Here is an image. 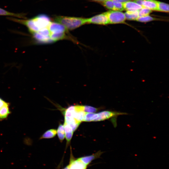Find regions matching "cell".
<instances>
[{
    "label": "cell",
    "instance_id": "cell-1",
    "mask_svg": "<svg viewBox=\"0 0 169 169\" xmlns=\"http://www.w3.org/2000/svg\"><path fill=\"white\" fill-rule=\"evenodd\" d=\"M15 21L26 25L32 33L42 29L48 28L51 22L49 17L44 14L38 15L28 20L16 19Z\"/></svg>",
    "mask_w": 169,
    "mask_h": 169
},
{
    "label": "cell",
    "instance_id": "cell-2",
    "mask_svg": "<svg viewBox=\"0 0 169 169\" xmlns=\"http://www.w3.org/2000/svg\"><path fill=\"white\" fill-rule=\"evenodd\" d=\"M56 22L64 25L68 30H73L87 23V18L64 16H58L54 18Z\"/></svg>",
    "mask_w": 169,
    "mask_h": 169
},
{
    "label": "cell",
    "instance_id": "cell-3",
    "mask_svg": "<svg viewBox=\"0 0 169 169\" xmlns=\"http://www.w3.org/2000/svg\"><path fill=\"white\" fill-rule=\"evenodd\" d=\"M105 13L108 18L109 24L122 23L126 20L124 13L121 11L110 10Z\"/></svg>",
    "mask_w": 169,
    "mask_h": 169
},
{
    "label": "cell",
    "instance_id": "cell-4",
    "mask_svg": "<svg viewBox=\"0 0 169 169\" xmlns=\"http://www.w3.org/2000/svg\"><path fill=\"white\" fill-rule=\"evenodd\" d=\"M87 23L104 25L109 24L105 13L87 18Z\"/></svg>",
    "mask_w": 169,
    "mask_h": 169
},
{
    "label": "cell",
    "instance_id": "cell-5",
    "mask_svg": "<svg viewBox=\"0 0 169 169\" xmlns=\"http://www.w3.org/2000/svg\"><path fill=\"white\" fill-rule=\"evenodd\" d=\"M69 164V169H86L87 166L78 158H75L72 152L70 153Z\"/></svg>",
    "mask_w": 169,
    "mask_h": 169
},
{
    "label": "cell",
    "instance_id": "cell-6",
    "mask_svg": "<svg viewBox=\"0 0 169 169\" xmlns=\"http://www.w3.org/2000/svg\"><path fill=\"white\" fill-rule=\"evenodd\" d=\"M104 152L99 150L91 155L84 156L78 158L87 166L94 160L100 158V156Z\"/></svg>",
    "mask_w": 169,
    "mask_h": 169
},
{
    "label": "cell",
    "instance_id": "cell-7",
    "mask_svg": "<svg viewBox=\"0 0 169 169\" xmlns=\"http://www.w3.org/2000/svg\"><path fill=\"white\" fill-rule=\"evenodd\" d=\"M48 28L50 33H65L67 30L64 25L56 22H51Z\"/></svg>",
    "mask_w": 169,
    "mask_h": 169
},
{
    "label": "cell",
    "instance_id": "cell-8",
    "mask_svg": "<svg viewBox=\"0 0 169 169\" xmlns=\"http://www.w3.org/2000/svg\"><path fill=\"white\" fill-rule=\"evenodd\" d=\"M64 126L67 141L66 146H67L70 143L74 132L71 126L65 122H64Z\"/></svg>",
    "mask_w": 169,
    "mask_h": 169
},
{
    "label": "cell",
    "instance_id": "cell-9",
    "mask_svg": "<svg viewBox=\"0 0 169 169\" xmlns=\"http://www.w3.org/2000/svg\"><path fill=\"white\" fill-rule=\"evenodd\" d=\"M123 5L124 10L126 11L138 10L143 7L131 1L123 3Z\"/></svg>",
    "mask_w": 169,
    "mask_h": 169
},
{
    "label": "cell",
    "instance_id": "cell-10",
    "mask_svg": "<svg viewBox=\"0 0 169 169\" xmlns=\"http://www.w3.org/2000/svg\"><path fill=\"white\" fill-rule=\"evenodd\" d=\"M9 103L6 102L0 109V120H2L6 119L11 113L10 111Z\"/></svg>",
    "mask_w": 169,
    "mask_h": 169
},
{
    "label": "cell",
    "instance_id": "cell-11",
    "mask_svg": "<svg viewBox=\"0 0 169 169\" xmlns=\"http://www.w3.org/2000/svg\"><path fill=\"white\" fill-rule=\"evenodd\" d=\"M142 6L151 10L157 11V1L155 0H143Z\"/></svg>",
    "mask_w": 169,
    "mask_h": 169
},
{
    "label": "cell",
    "instance_id": "cell-12",
    "mask_svg": "<svg viewBox=\"0 0 169 169\" xmlns=\"http://www.w3.org/2000/svg\"><path fill=\"white\" fill-rule=\"evenodd\" d=\"M26 14L24 13H14L0 8V15L8 16L26 19Z\"/></svg>",
    "mask_w": 169,
    "mask_h": 169
},
{
    "label": "cell",
    "instance_id": "cell-13",
    "mask_svg": "<svg viewBox=\"0 0 169 169\" xmlns=\"http://www.w3.org/2000/svg\"><path fill=\"white\" fill-rule=\"evenodd\" d=\"M138 10L127 11L124 13L126 19L128 20H136L139 17Z\"/></svg>",
    "mask_w": 169,
    "mask_h": 169
},
{
    "label": "cell",
    "instance_id": "cell-14",
    "mask_svg": "<svg viewBox=\"0 0 169 169\" xmlns=\"http://www.w3.org/2000/svg\"><path fill=\"white\" fill-rule=\"evenodd\" d=\"M34 38L37 41L41 43H49L53 41L50 36H45L39 34L37 32L33 33Z\"/></svg>",
    "mask_w": 169,
    "mask_h": 169
},
{
    "label": "cell",
    "instance_id": "cell-15",
    "mask_svg": "<svg viewBox=\"0 0 169 169\" xmlns=\"http://www.w3.org/2000/svg\"><path fill=\"white\" fill-rule=\"evenodd\" d=\"M57 134V130L50 129L46 131L40 137L39 140L43 139H49L54 137Z\"/></svg>",
    "mask_w": 169,
    "mask_h": 169
},
{
    "label": "cell",
    "instance_id": "cell-16",
    "mask_svg": "<svg viewBox=\"0 0 169 169\" xmlns=\"http://www.w3.org/2000/svg\"><path fill=\"white\" fill-rule=\"evenodd\" d=\"M57 133L59 140L62 142L65 137L64 125L59 123L57 130Z\"/></svg>",
    "mask_w": 169,
    "mask_h": 169
},
{
    "label": "cell",
    "instance_id": "cell-17",
    "mask_svg": "<svg viewBox=\"0 0 169 169\" xmlns=\"http://www.w3.org/2000/svg\"><path fill=\"white\" fill-rule=\"evenodd\" d=\"M157 11L162 12H169V4L157 1Z\"/></svg>",
    "mask_w": 169,
    "mask_h": 169
},
{
    "label": "cell",
    "instance_id": "cell-18",
    "mask_svg": "<svg viewBox=\"0 0 169 169\" xmlns=\"http://www.w3.org/2000/svg\"><path fill=\"white\" fill-rule=\"evenodd\" d=\"M50 38L52 41H56L64 39L65 37L64 33H51L50 34Z\"/></svg>",
    "mask_w": 169,
    "mask_h": 169
},
{
    "label": "cell",
    "instance_id": "cell-19",
    "mask_svg": "<svg viewBox=\"0 0 169 169\" xmlns=\"http://www.w3.org/2000/svg\"><path fill=\"white\" fill-rule=\"evenodd\" d=\"M97 116V113L86 112L84 117L83 121H95Z\"/></svg>",
    "mask_w": 169,
    "mask_h": 169
},
{
    "label": "cell",
    "instance_id": "cell-20",
    "mask_svg": "<svg viewBox=\"0 0 169 169\" xmlns=\"http://www.w3.org/2000/svg\"><path fill=\"white\" fill-rule=\"evenodd\" d=\"M82 110L87 113H95L99 110L103 108V107L95 108L88 105H82Z\"/></svg>",
    "mask_w": 169,
    "mask_h": 169
},
{
    "label": "cell",
    "instance_id": "cell-21",
    "mask_svg": "<svg viewBox=\"0 0 169 169\" xmlns=\"http://www.w3.org/2000/svg\"><path fill=\"white\" fill-rule=\"evenodd\" d=\"M159 19L151 17L149 15L139 17L136 21L141 22H147L152 21L158 20Z\"/></svg>",
    "mask_w": 169,
    "mask_h": 169
},
{
    "label": "cell",
    "instance_id": "cell-22",
    "mask_svg": "<svg viewBox=\"0 0 169 169\" xmlns=\"http://www.w3.org/2000/svg\"><path fill=\"white\" fill-rule=\"evenodd\" d=\"M102 4L107 8L115 11L114 2L112 0H106L102 2Z\"/></svg>",
    "mask_w": 169,
    "mask_h": 169
},
{
    "label": "cell",
    "instance_id": "cell-23",
    "mask_svg": "<svg viewBox=\"0 0 169 169\" xmlns=\"http://www.w3.org/2000/svg\"><path fill=\"white\" fill-rule=\"evenodd\" d=\"M138 12L139 17H141L148 15L152 12V10L143 7L138 10Z\"/></svg>",
    "mask_w": 169,
    "mask_h": 169
},
{
    "label": "cell",
    "instance_id": "cell-24",
    "mask_svg": "<svg viewBox=\"0 0 169 169\" xmlns=\"http://www.w3.org/2000/svg\"><path fill=\"white\" fill-rule=\"evenodd\" d=\"M115 11H121L124 10L123 3L114 2Z\"/></svg>",
    "mask_w": 169,
    "mask_h": 169
},
{
    "label": "cell",
    "instance_id": "cell-25",
    "mask_svg": "<svg viewBox=\"0 0 169 169\" xmlns=\"http://www.w3.org/2000/svg\"><path fill=\"white\" fill-rule=\"evenodd\" d=\"M6 102L2 98H0V109L6 103Z\"/></svg>",
    "mask_w": 169,
    "mask_h": 169
},
{
    "label": "cell",
    "instance_id": "cell-26",
    "mask_svg": "<svg viewBox=\"0 0 169 169\" xmlns=\"http://www.w3.org/2000/svg\"><path fill=\"white\" fill-rule=\"evenodd\" d=\"M113 1L118 2L122 3H124L127 1H131V0H112Z\"/></svg>",
    "mask_w": 169,
    "mask_h": 169
},
{
    "label": "cell",
    "instance_id": "cell-27",
    "mask_svg": "<svg viewBox=\"0 0 169 169\" xmlns=\"http://www.w3.org/2000/svg\"><path fill=\"white\" fill-rule=\"evenodd\" d=\"M93 0V1H97V2H104V1H105L106 0Z\"/></svg>",
    "mask_w": 169,
    "mask_h": 169
},
{
    "label": "cell",
    "instance_id": "cell-28",
    "mask_svg": "<svg viewBox=\"0 0 169 169\" xmlns=\"http://www.w3.org/2000/svg\"><path fill=\"white\" fill-rule=\"evenodd\" d=\"M63 169H69V165H68L67 166H65Z\"/></svg>",
    "mask_w": 169,
    "mask_h": 169
}]
</instances>
